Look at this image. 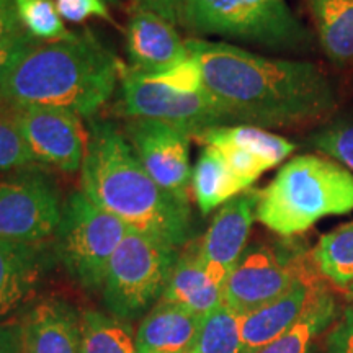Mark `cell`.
<instances>
[{
	"mask_svg": "<svg viewBox=\"0 0 353 353\" xmlns=\"http://www.w3.org/2000/svg\"><path fill=\"white\" fill-rule=\"evenodd\" d=\"M242 314L226 304L203 316L188 353H242Z\"/></svg>",
	"mask_w": 353,
	"mask_h": 353,
	"instance_id": "obj_26",
	"label": "cell"
},
{
	"mask_svg": "<svg viewBox=\"0 0 353 353\" xmlns=\"http://www.w3.org/2000/svg\"><path fill=\"white\" fill-rule=\"evenodd\" d=\"M50 262L46 242L25 244L0 239V319L33 293Z\"/></svg>",
	"mask_w": 353,
	"mask_h": 353,
	"instance_id": "obj_17",
	"label": "cell"
},
{
	"mask_svg": "<svg viewBox=\"0 0 353 353\" xmlns=\"http://www.w3.org/2000/svg\"><path fill=\"white\" fill-rule=\"evenodd\" d=\"M105 2H110V3H118V0H105Z\"/></svg>",
	"mask_w": 353,
	"mask_h": 353,
	"instance_id": "obj_38",
	"label": "cell"
},
{
	"mask_svg": "<svg viewBox=\"0 0 353 353\" xmlns=\"http://www.w3.org/2000/svg\"><path fill=\"white\" fill-rule=\"evenodd\" d=\"M61 216L63 205L46 175L32 170L0 180V239L41 244L56 236Z\"/></svg>",
	"mask_w": 353,
	"mask_h": 353,
	"instance_id": "obj_9",
	"label": "cell"
},
{
	"mask_svg": "<svg viewBox=\"0 0 353 353\" xmlns=\"http://www.w3.org/2000/svg\"><path fill=\"white\" fill-rule=\"evenodd\" d=\"M206 145H223L231 144L237 148L252 152L254 156L262 159L268 169L275 167L285 161L296 145L290 143L283 136L273 134V132L263 130V128L250 125H229L219 126L213 130L205 131L198 136Z\"/></svg>",
	"mask_w": 353,
	"mask_h": 353,
	"instance_id": "obj_23",
	"label": "cell"
},
{
	"mask_svg": "<svg viewBox=\"0 0 353 353\" xmlns=\"http://www.w3.org/2000/svg\"><path fill=\"white\" fill-rule=\"evenodd\" d=\"M337 303L322 283L296 324L255 353H311L316 339L334 324Z\"/></svg>",
	"mask_w": 353,
	"mask_h": 353,
	"instance_id": "obj_21",
	"label": "cell"
},
{
	"mask_svg": "<svg viewBox=\"0 0 353 353\" xmlns=\"http://www.w3.org/2000/svg\"><path fill=\"white\" fill-rule=\"evenodd\" d=\"M352 294H353V290H352ZM352 306H353V304H352Z\"/></svg>",
	"mask_w": 353,
	"mask_h": 353,
	"instance_id": "obj_39",
	"label": "cell"
},
{
	"mask_svg": "<svg viewBox=\"0 0 353 353\" xmlns=\"http://www.w3.org/2000/svg\"><path fill=\"white\" fill-rule=\"evenodd\" d=\"M19 327L26 353H82V314L64 299L37 303Z\"/></svg>",
	"mask_w": 353,
	"mask_h": 353,
	"instance_id": "obj_16",
	"label": "cell"
},
{
	"mask_svg": "<svg viewBox=\"0 0 353 353\" xmlns=\"http://www.w3.org/2000/svg\"><path fill=\"white\" fill-rule=\"evenodd\" d=\"M149 79L172 88V90L180 92V94H196L205 88L201 64L193 54H188L187 59H183L182 63Z\"/></svg>",
	"mask_w": 353,
	"mask_h": 353,
	"instance_id": "obj_30",
	"label": "cell"
},
{
	"mask_svg": "<svg viewBox=\"0 0 353 353\" xmlns=\"http://www.w3.org/2000/svg\"><path fill=\"white\" fill-rule=\"evenodd\" d=\"M180 25L273 50H301L309 32L286 0H187Z\"/></svg>",
	"mask_w": 353,
	"mask_h": 353,
	"instance_id": "obj_5",
	"label": "cell"
},
{
	"mask_svg": "<svg viewBox=\"0 0 353 353\" xmlns=\"http://www.w3.org/2000/svg\"><path fill=\"white\" fill-rule=\"evenodd\" d=\"M39 41L32 34L21 32L0 43V103H3V90L13 68L20 63L26 52L32 51Z\"/></svg>",
	"mask_w": 353,
	"mask_h": 353,
	"instance_id": "obj_32",
	"label": "cell"
},
{
	"mask_svg": "<svg viewBox=\"0 0 353 353\" xmlns=\"http://www.w3.org/2000/svg\"><path fill=\"white\" fill-rule=\"evenodd\" d=\"M350 291H352V290H350Z\"/></svg>",
	"mask_w": 353,
	"mask_h": 353,
	"instance_id": "obj_40",
	"label": "cell"
},
{
	"mask_svg": "<svg viewBox=\"0 0 353 353\" xmlns=\"http://www.w3.org/2000/svg\"><path fill=\"white\" fill-rule=\"evenodd\" d=\"M54 2L64 21L82 23L90 17H99V19L107 20L108 23H114L105 0H54Z\"/></svg>",
	"mask_w": 353,
	"mask_h": 353,
	"instance_id": "obj_33",
	"label": "cell"
},
{
	"mask_svg": "<svg viewBox=\"0 0 353 353\" xmlns=\"http://www.w3.org/2000/svg\"><path fill=\"white\" fill-rule=\"evenodd\" d=\"M317 38L335 65L353 64V0H309Z\"/></svg>",
	"mask_w": 353,
	"mask_h": 353,
	"instance_id": "obj_20",
	"label": "cell"
},
{
	"mask_svg": "<svg viewBox=\"0 0 353 353\" xmlns=\"http://www.w3.org/2000/svg\"><path fill=\"white\" fill-rule=\"evenodd\" d=\"M82 353H138L125 321L105 312H82Z\"/></svg>",
	"mask_w": 353,
	"mask_h": 353,
	"instance_id": "obj_25",
	"label": "cell"
},
{
	"mask_svg": "<svg viewBox=\"0 0 353 353\" xmlns=\"http://www.w3.org/2000/svg\"><path fill=\"white\" fill-rule=\"evenodd\" d=\"M187 0H132L131 12H151L172 25H180Z\"/></svg>",
	"mask_w": 353,
	"mask_h": 353,
	"instance_id": "obj_34",
	"label": "cell"
},
{
	"mask_svg": "<svg viewBox=\"0 0 353 353\" xmlns=\"http://www.w3.org/2000/svg\"><path fill=\"white\" fill-rule=\"evenodd\" d=\"M353 211V174L329 157L298 156L259 193L257 219L283 237L296 236L325 216Z\"/></svg>",
	"mask_w": 353,
	"mask_h": 353,
	"instance_id": "obj_4",
	"label": "cell"
},
{
	"mask_svg": "<svg viewBox=\"0 0 353 353\" xmlns=\"http://www.w3.org/2000/svg\"><path fill=\"white\" fill-rule=\"evenodd\" d=\"M322 278L342 290H353V221L321 237L311 254Z\"/></svg>",
	"mask_w": 353,
	"mask_h": 353,
	"instance_id": "obj_24",
	"label": "cell"
},
{
	"mask_svg": "<svg viewBox=\"0 0 353 353\" xmlns=\"http://www.w3.org/2000/svg\"><path fill=\"white\" fill-rule=\"evenodd\" d=\"M216 149L226 159L229 169H231L234 176L237 179V182L242 185L244 190H249L250 185L257 179H260V175L265 170H268V165L265 164L262 159L254 156L252 152L245 151V149L237 148V145L223 144L216 145Z\"/></svg>",
	"mask_w": 353,
	"mask_h": 353,
	"instance_id": "obj_31",
	"label": "cell"
},
{
	"mask_svg": "<svg viewBox=\"0 0 353 353\" xmlns=\"http://www.w3.org/2000/svg\"><path fill=\"white\" fill-rule=\"evenodd\" d=\"M13 2L23 30L38 41H57L70 34L57 12L54 0H13Z\"/></svg>",
	"mask_w": 353,
	"mask_h": 353,
	"instance_id": "obj_27",
	"label": "cell"
},
{
	"mask_svg": "<svg viewBox=\"0 0 353 353\" xmlns=\"http://www.w3.org/2000/svg\"><path fill=\"white\" fill-rule=\"evenodd\" d=\"M161 301L182 306L198 316H206L224 304L223 286L203 267L198 242H188L179 254Z\"/></svg>",
	"mask_w": 353,
	"mask_h": 353,
	"instance_id": "obj_19",
	"label": "cell"
},
{
	"mask_svg": "<svg viewBox=\"0 0 353 353\" xmlns=\"http://www.w3.org/2000/svg\"><path fill=\"white\" fill-rule=\"evenodd\" d=\"M259 190H245L221 206L201 242L198 255L208 275L224 286L247 249L250 229L257 219Z\"/></svg>",
	"mask_w": 353,
	"mask_h": 353,
	"instance_id": "obj_13",
	"label": "cell"
},
{
	"mask_svg": "<svg viewBox=\"0 0 353 353\" xmlns=\"http://www.w3.org/2000/svg\"><path fill=\"white\" fill-rule=\"evenodd\" d=\"M123 65L90 32L39 41L21 57L3 90L6 107L64 110L92 117L113 95Z\"/></svg>",
	"mask_w": 353,
	"mask_h": 353,
	"instance_id": "obj_3",
	"label": "cell"
},
{
	"mask_svg": "<svg viewBox=\"0 0 353 353\" xmlns=\"http://www.w3.org/2000/svg\"><path fill=\"white\" fill-rule=\"evenodd\" d=\"M203 316L182 306L159 301L141 321L136 332L138 353H188Z\"/></svg>",
	"mask_w": 353,
	"mask_h": 353,
	"instance_id": "obj_18",
	"label": "cell"
},
{
	"mask_svg": "<svg viewBox=\"0 0 353 353\" xmlns=\"http://www.w3.org/2000/svg\"><path fill=\"white\" fill-rule=\"evenodd\" d=\"M179 254L176 247L130 229L114 250L101 285L112 316L126 322L151 309L164 294Z\"/></svg>",
	"mask_w": 353,
	"mask_h": 353,
	"instance_id": "obj_6",
	"label": "cell"
},
{
	"mask_svg": "<svg viewBox=\"0 0 353 353\" xmlns=\"http://www.w3.org/2000/svg\"><path fill=\"white\" fill-rule=\"evenodd\" d=\"M185 46L200 61L206 90L232 125H312L335 110L332 87L316 64L260 56L201 38L185 39Z\"/></svg>",
	"mask_w": 353,
	"mask_h": 353,
	"instance_id": "obj_1",
	"label": "cell"
},
{
	"mask_svg": "<svg viewBox=\"0 0 353 353\" xmlns=\"http://www.w3.org/2000/svg\"><path fill=\"white\" fill-rule=\"evenodd\" d=\"M10 108L38 164L52 165L68 174L81 169L88 139L82 117L52 108Z\"/></svg>",
	"mask_w": 353,
	"mask_h": 353,
	"instance_id": "obj_12",
	"label": "cell"
},
{
	"mask_svg": "<svg viewBox=\"0 0 353 353\" xmlns=\"http://www.w3.org/2000/svg\"><path fill=\"white\" fill-rule=\"evenodd\" d=\"M327 353H353V306L327 335Z\"/></svg>",
	"mask_w": 353,
	"mask_h": 353,
	"instance_id": "obj_35",
	"label": "cell"
},
{
	"mask_svg": "<svg viewBox=\"0 0 353 353\" xmlns=\"http://www.w3.org/2000/svg\"><path fill=\"white\" fill-rule=\"evenodd\" d=\"M192 190L201 214H210L218 206L245 192L229 169L223 154L206 144L193 169Z\"/></svg>",
	"mask_w": 353,
	"mask_h": 353,
	"instance_id": "obj_22",
	"label": "cell"
},
{
	"mask_svg": "<svg viewBox=\"0 0 353 353\" xmlns=\"http://www.w3.org/2000/svg\"><path fill=\"white\" fill-rule=\"evenodd\" d=\"M322 285L312 257L304 265L294 285L275 301L242 316V353H255L293 327Z\"/></svg>",
	"mask_w": 353,
	"mask_h": 353,
	"instance_id": "obj_14",
	"label": "cell"
},
{
	"mask_svg": "<svg viewBox=\"0 0 353 353\" xmlns=\"http://www.w3.org/2000/svg\"><path fill=\"white\" fill-rule=\"evenodd\" d=\"M121 131L154 182L180 200L190 201L193 174L190 136L167 123L148 118L128 120Z\"/></svg>",
	"mask_w": 353,
	"mask_h": 353,
	"instance_id": "obj_11",
	"label": "cell"
},
{
	"mask_svg": "<svg viewBox=\"0 0 353 353\" xmlns=\"http://www.w3.org/2000/svg\"><path fill=\"white\" fill-rule=\"evenodd\" d=\"M0 353H26L19 325H0Z\"/></svg>",
	"mask_w": 353,
	"mask_h": 353,
	"instance_id": "obj_37",
	"label": "cell"
},
{
	"mask_svg": "<svg viewBox=\"0 0 353 353\" xmlns=\"http://www.w3.org/2000/svg\"><path fill=\"white\" fill-rule=\"evenodd\" d=\"M126 48L131 69L151 77L174 68L188 57L185 41L175 25L151 12H131L126 30Z\"/></svg>",
	"mask_w": 353,
	"mask_h": 353,
	"instance_id": "obj_15",
	"label": "cell"
},
{
	"mask_svg": "<svg viewBox=\"0 0 353 353\" xmlns=\"http://www.w3.org/2000/svg\"><path fill=\"white\" fill-rule=\"evenodd\" d=\"M120 83L117 110L128 120L148 118L167 123L190 138H198L213 128L231 125L206 87L196 94H180L131 68H121Z\"/></svg>",
	"mask_w": 353,
	"mask_h": 353,
	"instance_id": "obj_8",
	"label": "cell"
},
{
	"mask_svg": "<svg viewBox=\"0 0 353 353\" xmlns=\"http://www.w3.org/2000/svg\"><path fill=\"white\" fill-rule=\"evenodd\" d=\"M82 192L132 231L167 244L187 245L193 231L190 201L154 182L125 134L113 123L90 121L82 162Z\"/></svg>",
	"mask_w": 353,
	"mask_h": 353,
	"instance_id": "obj_2",
	"label": "cell"
},
{
	"mask_svg": "<svg viewBox=\"0 0 353 353\" xmlns=\"http://www.w3.org/2000/svg\"><path fill=\"white\" fill-rule=\"evenodd\" d=\"M309 259L263 244L247 247L223 286L224 304L245 316L275 301L294 285Z\"/></svg>",
	"mask_w": 353,
	"mask_h": 353,
	"instance_id": "obj_10",
	"label": "cell"
},
{
	"mask_svg": "<svg viewBox=\"0 0 353 353\" xmlns=\"http://www.w3.org/2000/svg\"><path fill=\"white\" fill-rule=\"evenodd\" d=\"M130 228L117 216L99 208L83 192L69 196L56 231L57 259L79 285L101 290L114 250Z\"/></svg>",
	"mask_w": 353,
	"mask_h": 353,
	"instance_id": "obj_7",
	"label": "cell"
},
{
	"mask_svg": "<svg viewBox=\"0 0 353 353\" xmlns=\"http://www.w3.org/2000/svg\"><path fill=\"white\" fill-rule=\"evenodd\" d=\"M311 144L325 157L353 172V121L324 128L312 136Z\"/></svg>",
	"mask_w": 353,
	"mask_h": 353,
	"instance_id": "obj_29",
	"label": "cell"
},
{
	"mask_svg": "<svg viewBox=\"0 0 353 353\" xmlns=\"http://www.w3.org/2000/svg\"><path fill=\"white\" fill-rule=\"evenodd\" d=\"M38 164L10 107L0 108V172L25 170Z\"/></svg>",
	"mask_w": 353,
	"mask_h": 353,
	"instance_id": "obj_28",
	"label": "cell"
},
{
	"mask_svg": "<svg viewBox=\"0 0 353 353\" xmlns=\"http://www.w3.org/2000/svg\"><path fill=\"white\" fill-rule=\"evenodd\" d=\"M25 32L13 0H0V43Z\"/></svg>",
	"mask_w": 353,
	"mask_h": 353,
	"instance_id": "obj_36",
	"label": "cell"
}]
</instances>
